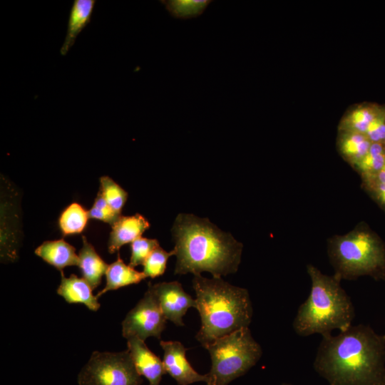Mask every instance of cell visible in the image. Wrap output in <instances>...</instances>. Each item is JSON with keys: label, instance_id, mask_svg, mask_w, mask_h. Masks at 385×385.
<instances>
[{"label": "cell", "instance_id": "1", "mask_svg": "<svg viewBox=\"0 0 385 385\" xmlns=\"http://www.w3.org/2000/svg\"><path fill=\"white\" fill-rule=\"evenodd\" d=\"M314 367L329 385H384L385 334L359 324L324 336Z\"/></svg>", "mask_w": 385, "mask_h": 385}, {"label": "cell", "instance_id": "2", "mask_svg": "<svg viewBox=\"0 0 385 385\" xmlns=\"http://www.w3.org/2000/svg\"><path fill=\"white\" fill-rule=\"evenodd\" d=\"M172 233L177 257L175 274L208 272L212 277L235 273L243 245L230 233L220 230L207 218L179 214Z\"/></svg>", "mask_w": 385, "mask_h": 385}, {"label": "cell", "instance_id": "3", "mask_svg": "<svg viewBox=\"0 0 385 385\" xmlns=\"http://www.w3.org/2000/svg\"><path fill=\"white\" fill-rule=\"evenodd\" d=\"M192 287L201 327L196 335L203 346L217 338L244 327H249L252 305L249 292L222 278L208 279L194 275Z\"/></svg>", "mask_w": 385, "mask_h": 385}, {"label": "cell", "instance_id": "4", "mask_svg": "<svg viewBox=\"0 0 385 385\" xmlns=\"http://www.w3.org/2000/svg\"><path fill=\"white\" fill-rule=\"evenodd\" d=\"M311 279L307 299L297 310L293 322L295 332L302 337L313 334L324 336L333 330L344 331L352 325L355 316L352 302L336 275L323 274L312 265H307Z\"/></svg>", "mask_w": 385, "mask_h": 385}, {"label": "cell", "instance_id": "5", "mask_svg": "<svg viewBox=\"0 0 385 385\" xmlns=\"http://www.w3.org/2000/svg\"><path fill=\"white\" fill-rule=\"evenodd\" d=\"M327 252L334 274L341 280L361 276L385 279V245L364 223L329 238Z\"/></svg>", "mask_w": 385, "mask_h": 385}, {"label": "cell", "instance_id": "6", "mask_svg": "<svg viewBox=\"0 0 385 385\" xmlns=\"http://www.w3.org/2000/svg\"><path fill=\"white\" fill-rule=\"evenodd\" d=\"M204 347L212 362L207 385H228L254 366L262 354L249 327L217 338Z\"/></svg>", "mask_w": 385, "mask_h": 385}, {"label": "cell", "instance_id": "7", "mask_svg": "<svg viewBox=\"0 0 385 385\" xmlns=\"http://www.w3.org/2000/svg\"><path fill=\"white\" fill-rule=\"evenodd\" d=\"M78 385H142L131 355L120 352L94 351L78 375Z\"/></svg>", "mask_w": 385, "mask_h": 385}, {"label": "cell", "instance_id": "8", "mask_svg": "<svg viewBox=\"0 0 385 385\" xmlns=\"http://www.w3.org/2000/svg\"><path fill=\"white\" fill-rule=\"evenodd\" d=\"M166 320L155 294L148 287L143 298L123 321L122 334L126 339L133 337L143 341L150 337L160 339Z\"/></svg>", "mask_w": 385, "mask_h": 385}, {"label": "cell", "instance_id": "9", "mask_svg": "<svg viewBox=\"0 0 385 385\" xmlns=\"http://www.w3.org/2000/svg\"><path fill=\"white\" fill-rule=\"evenodd\" d=\"M148 287L155 294L166 319L178 326H183V317L189 308H195V299L177 281L149 284Z\"/></svg>", "mask_w": 385, "mask_h": 385}, {"label": "cell", "instance_id": "10", "mask_svg": "<svg viewBox=\"0 0 385 385\" xmlns=\"http://www.w3.org/2000/svg\"><path fill=\"white\" fill-rule=\"evenodd\" d=\"M163 350V365L166 373L179 385H189L195 382L207 383V374L197 373L186 357V348L178 341H160Z\"/></svg>", "mask_w": 385, "mask_h": 385}, {"label": "cell", "instance_id": "11", "mask_svg": "<svg viewBox=\"0 0 385 385\" xmlns=\"http://www.w3.org/2000/svg\"><path fill=\"white\" fill-rule=\"evenodd\" d=\"M127 339L128 350L139 375L145 377L149 385H160L166 373L163 361L148 349L143 340L135 337Z\"/></svg>", "mask_w": 385, "mask_h": 385}, {"label": "cell", "instance_id": "12", "mask_svg": "<svg viewBox=\"0 0 385 385\" xmlns=\"http://www.w3.org/2000/svg\"><path fill=\"white\" fill-rule=\"evenodd\" d=\"M150 227L148 221L140 214L121 216L112 226L108 242L110 253L118 252L126 244L131 243Z\"/></svg>", "mask_w": 385, "mask_h": 385}, {"label": "cell", "instance_id": "13", "mask_svg": "<svg viewBox=\"0 0 385 385\" xmlns=\"http://www.w3.org/2000/svg\"><path fill=\"white\" fill-rule=\"evenodd\" d=\"M61 272V279L57 289L58 294L68 303L83 304L92 311H97L100 308L98 298L93 294V289L86 279L75 274L66 277L63 272Z\"/></svg>", "mask_w": 385, "mask_h": 385}, {"label": "cell", "instance_id": "14", "mask_svg": "<svg viewBox=\"0 0 385 385\" xmlns=\"http://www.w3.org/2000/svg\"><path fill=\"white\" fill-rule=\"evenodd\" d=\"M95 0H74L70 10L67 31L60 49L62 56H66L79 34L91 22L96 5Z\"/></svg>", "mask_w": 385, "mask_h": 385}, {"label": "cell", "instance_id": "15", "mask_svg": "<svg viewBox=\"0 0 385 385\" xmlns=\"http://www.w3.org/2000/svg\"><path fill=\"white\" fill-rule=\"evenodd\" d=\"M35 253L61 272L66 267L79 265V257L75 248L63 239L43 242L36 249Z\"/></svg>", "mask_w": 385, "mask_h": 385}, {"label": "cell", "instance_id": "16", "mask_svg": "<svg viewBox=\"0 0 385 385\" xmlns=\"http://www.w3.org/2000/svg\"><path fill=\"white\" fill-rule=\"evenodd\" d=\"M381 105L363 102L351 106L342 115L338 125V131L365 133L379 112Z\"/></svg>", "mask_w": 385, "mask_h": 385}, {"label": "cell", "instance_id": "17", "mask_svg": "<svg viewBox=\"0 0 385 385\" xmlns=\"http://www.w3.org/2000/svg\"><path fill=\"white\" fill-rule=\"evenodd\" d=\"M82 242L83 245L78 253V267L82 277L93 289L101 284L102 277L106 274L108 265L100 257L85 236L82 237Z\"/></svg>", "mask_w": 385, "mask_h": 385}, {"label": "cell", "instance_id": "18", "mask_svg": "<svg viewBox=\"0 0 385 385\" xmlns=\"http://www.w3.org/2000/svg\"><path fill=\"white\" fill-rule=\"evenodd\" d=\"M106 284L97 294L98 298L108 291L115 290L123 287L138 284L146 276L143 272H138L129 265H126L120 259L119 254L117 260L108 265L106 272Z\"/></svg>", "mask_w": 385, "mask_h": 385}, {"label": "cell", "instance_id": "19", "mask_svg": "<svg viewBox=\"0 0 385 385\" xmlns=\"http://www.w3.org/2000/svg\"><path fill=\"white\" fill-rule=\"evenodd\" d=\"M371 141L364 134L337 131V148L341 157L351 167L368 151Z\"/></svg>", "mask_w": 385, "mask_h": 385}, {"label": "cell", "instance_id": "20", "mask_svg": "<svg viewBox=\"0 0 385 385\" xmlns=\"http://www.w3.org/2000/svg\"><path fill=\"white\" fill-rule=\"evenodd\" d=\"M384 163L385 144L372 143L366 154L351 168L364 180L378 173Z\"/></svg>", "mask_w": 385, "mask_h": 385}, {"label": "cell", "instance_id": "21", "mask_svg": "<svg viewBox=\"0 0 385 385\" xmlns=\"http://www.w3.org/2000/svg\"><path fill=\"white\" fill-rule=\"evenodd\" d=\"M88 219V212L80 204L73 202L61 212L59 228L63 235L79 234L85 229Z\"/></svg>", "mask_w": 385, "mask_h": 385}, {"label": "cell", "instance_id": "22", "mask_svg": "<svg viewBox=\"0 0 385 385\" xmlns=\"http://www.w3.org/2000/svg\"><path fill=\"white\" fill-rule=\"evenodd\" d=\"M168 13L175 19H188L201 15L207 6L212 2L210 0H162Z\"/></svg>", "mask_w": 385, "mask_h": 385}, {"label": "cell", "instance_id": "23", "mask_svg": "<svg viewBox=\"0 0 385 385\" xmlns=\"http://www.w3.org/2000/svg\"><path fill=\"white\" fill-rule=\"evenodd\" d=\"M100 192L116 213L121 215L128 198L127 192L108 176L100 178Z\"/></svg>", "mask_w": 385, "mask_h": 385}, {"label": "cell", "instance_id": "24", "mask_svg": "<svg viewBox=\"0 0 385 385\" xmlns=\"http://www.w3.org/2000/svg\"><path fill=\"white\" fill-rule=\"evenodd\" d=\"M175 255V251L166 252L158 247L143 263V271L146 277L155 278L164 274L168 258Z\"/></svg>", "mask_w": 385, "mask_h": 385}, {"label": "cell", "instance_id": "25", "mask_svg": "<svg viewBox=\"0 0 385 385\" xmlns=\"http://www.w3.org/2000/svg\"><path fill=\"white\" fill-rule=\"evenodd\" d=\"M156 239L140 237L130 243L131 255L129 265L135 267L143 265L148 256L159 247Z\"/></svg>", "mask_w": 385, "mask_h": 385}, {"label": "cell", "instance_id": "26", "mask_svg": "<svg viewBox=\"0 0 385 385\" xmlns=\"http://www.w3.org/2000/svg\"><path fill=\"white\" fill-rule=\"evenodd\" d=\"M365 135L371 143H384L385 140V106L381 105L379 112L369 124Z\"/></svg>", "mask_w": 385, "mask_h": 385}, {"label": "cell", "instance_id": "27", "mask_svg": "<svg viewBox=\"0 0 385 385\" xmlns=\"http://www.w3.org/2000/svg\"><path fill=\"white\" fill-rule=\"evenodd\" d=\"M361 187L385 211V183L371 180H361Z\"/></svg>", "mask_w": 385, "mask_h": 385}, {"label": "cell", "instance_id": "28", "mask_svg": "<svg viewBox=\"0 0 385 385\" xmlns=\"http://www.w3.org/2000/svg\"><path fill=\"white\" fill-rule=\"evenodd\" d=\"M364 180H371L376 182L385 183V163L383 165L382 168L374 176H373L371 178L364 179Z\"/></svg>", "mask_w": 385, "mask_h": 385}, {"label": "cell", "instance_id": "29", "mask_svg": "<svg viewBox=\"0 0 385 385\" xmlns=\"http://www.w3.org/2000/svg\"><path fill=\"white\" fill-rule=\"evenodd\" d=\"M282 385H289V384H283Z\"/></svg>", "mask_w": 385, "mask_h": 385}, {"label": "cell", "instance_id": "30", "mask_svg": "<svg viewBox=\"0 0 385 385\" xmlns=\"http://www.w3.org/2000/svg\"><path fill=\"white\" fill-rule=\"evenodd\" d=\"M384 144H385V140H384Z\"/></svg>", "mask_w": 385, "mask_h": 385}, {"label": "cell", "instance_id": "31", "mask_svg": "<svg viewBox=\"0 0 385 385\" xmlns=\"http://www.w3.org/2000/svg\"><path fill=\"white\" fill-rule=\"evenodd\" d=\"M385 385V384H384Z\"/></svg>", "mask_w": 385, "mask_h": 385}]
</instances>
